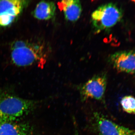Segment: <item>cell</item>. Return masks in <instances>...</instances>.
<instances>
[{
	"mask_svg": "<svg viewBox=\"0 0 135 135\" xmlns=\"http://www.w3.org/2000/svg\"><path fill=\"white\" fill-rule=\"evenodd\" d=\"M0 135H32V129L27 123L0 122Z\"/></svg>",
	"mask_w": 135,
	"mask_h": 135,
	"instance_id": "9",
	"label": "cell"
},
{
	"mask_svg": "<svg viewBox=\"0 0 135 135\" xmlns=\"http://www.w3.org/2000/svg\"><path fill=\"white\" fill-rule=\"evenodd\" d=\"M56 6L53 2L42 1L39 2L34 11V16L40 20H49L55 14Z\"/></svg>",
	"mask_w": 135,
	"mask_h": 135,
	"instance_id": "10",
	"label": "cell"
},
{
	"mask_svg": "<svg viewBox=\"0 0 135 135\" xmlns=\"http://www.w3.org/2000/svg\"><path fill=\"white\" fill-rule=\"evenodd\" d=\"M59 8L64 12L68 21L75 22L80 18L82 8L81 3L78 0H63L58 3Z\"/></svg>",
	"mask_w": 135,
	"mask_h": 135,
	"instance_id": "8",
	"label": "cell"
},
{
	"mask_svg": "<svg viewBox=\"0 0 135 135\" xmlns=\"http://www.w3.org/2000/svg\"><path fill=\"white\" fill-rule=\"evenodd\" d=\"M122 17L121 10L114 3H109L99 6L91 15L94 31L98 33L110 29L119 22Z\"/></svg>",
	"mask_w": 135,
	"mask_h": 135,
	"instance_id": "3",
	"label": "cell"
},
{
	"mask_svg": "<svg viewBox=\"0 0 135 135\" xmlns=\"http://www.w3.org/2000/svg\"><path fill=\"white\" fill-rule=\"evenodd\" d=\"M11 58L18 66L38 64L43 65L46 60L44 48L42 45L23 41H16L11 48Z\"/></svg>",
	"mask_w": 135,
	"mask_h": 135,
	"instance_id": "2",
	"label": "cell"
},
{
	"mask_svg": "<svg viewBox=\"0 0 135 135\" xmlns=\"http://www.w3.org/2000/svg\"><path fill=\"white\" fill-rule=\"evenodd\" d=\"M120 104L123 110L128 113L135 114V98L132 96L122 98Z\"/></svg>",
	"mask_w": 135,
	"mask_h": 135,
	"instance_id": "11",
	"label": "cell"
},
{
	"mask_svg": "<svg viewBox=\"0 0 135 135\" xmlns=\"http://www.w3.org/2000/svg\"><path fill=\"white\" fill-rule=\"evenodd\" d=\"M109 61L117 71L129 74L135 73V51H123L111 55Z\"/></svg>",
	"mask_w": 135,
	"mask_h": 135,
	"instance_id": "7",
	"label": "cell"
},
{
	"mask_svg": "<svg viewBox=\"0 0 135 135\" xmlns=\"http://www.w3.org/2000/svg\"><path fill=\"white\" fill-rule=\"evenodd\" d=\"M93 120L99 135H135V130L119 126L99 113H94Z\"/></svg>",
	"mask_w": 135,
	"mask_h": 135,
	"instance_id": "5",
	"label": "cell"
},
{
	"mask_svg": "<svg viewBox=\"0 0 135 135\" xmlns=\"http://www.w3.org/2000/svg\"><path fill=\"white\" fill-rule=\"evenodd\" d=\"M25 4L24 1H0V26H7L12 23L22 12Z\"/></svg>",
	"mask_w": 135,
	"mask_h": 135,
	"instance_id": "6",
	"label": "cell"
},
{
	"mask_svg": "<svg viewBox=\"0 0 135 135\" xmlns=\"http://www.w3.org/2000/svg\"><path fill=\"white\" fill-rule=\"evenodd\" d=\"M107 85V77L104 73L94 75L79 86V92L83 101L89 99L104 101Z\"/></svg>",
	"mask_w": 135,
	"mask_h": 135,
	"instance_id": "4",
	"label": "cell"
},
{
	"mask_svg": "<svg viewBox=\"0 0 135 135\" xmlns=\"http://www.w3.org/2000/svg\"><path fill=\"white\" fill-rule=\"evenodd\" d=\"M35 102L0 92V122L17 121L33 109Z\"/></svg>",
	"mask_w": 135,
	"mask_h": 135,
	"instance_id": "1",
	"label": "cell"
}]
</instances>
